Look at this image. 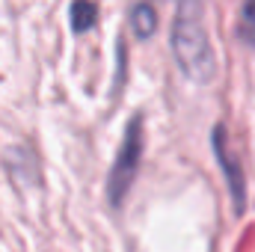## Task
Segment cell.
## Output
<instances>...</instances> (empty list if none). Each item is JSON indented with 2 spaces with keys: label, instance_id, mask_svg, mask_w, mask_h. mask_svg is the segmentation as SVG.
<instances>
[{
  "label": "cell",
  "instance_id": "obj_1",
  "mask_svg": "<svg viewBox=\"0 0 255 252\" xmlns=\"http://www.w3.org/2000/svg\"><path fill=\"white\" fill-rule=\"evenodd\" d=\"M175 54L190 74L208 77L211 51H208V39H205V30H202L199 0H181V12H178V21H175Z\"/></svg>",
  "mask_w": 255,
  "mask_h": 252
},
{
  "label": "cell",
  "instance_id": "obj_2",
  "mask_svg": "<svg viewBox=\"0 0 255 252\" xmlns=\"http://www.w3.org/2000/svg\"><path fill=\"white\" fill-rule=\"evenodd\" d=\"M241 36L255 45V0H244V9H241Z\"/></svg>",
  "mask_w": 255,
  "mask_h": 252
},
{
  "label": "cell",
  "instance_id": "obj_3",
  "mask_svg": "<svg viewBox=\"0 0 255 252\" xmlns=\"http://www.w3.org/2000/svg\"><path fill=\"white\" fill-rule=\"evenodd\" d=\"M133 27H136L139 36H148V30H154V12L148 6H139L133 12Z\"/></svg>",
  "mask_w": 255,
  "mask_h": 252
},
{
  "label": "cell",
  "instance_id": "obj_4",
  "mask_svg": "<svg viewBox=\"0 0 255 252\" xmlns=\"http://www.w3.org/2000/svg\"><path fill=\"white\" fill-rule=\"evenodd\" d=\"M92 15H95V9H92L89 3L74 6V24H77V30H86V27L92 24Z\"/></svg>",
  "mask_w": 255,
  "mask_h": 252
}]
</instances>
